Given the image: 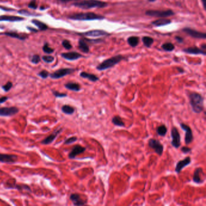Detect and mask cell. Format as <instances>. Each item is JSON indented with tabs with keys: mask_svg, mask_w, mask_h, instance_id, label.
<instances>
[{
	"mask_svg": "<svg viewBox=\"0 0 206 206\" xmlns=\"http://www.w3.org/2000/svg\"><path fill=\"white\" fill-rule=\"evenodd\" d=\"M192 110L196 114H200L204 109V97L198 92H190L188 94Z\"/></svg>",
	"mask_w": 206,
	"mask_h": 206,
	"instance_id": "6da1fadb",
	"label": "cell"
},
{
	"mask_svg": "<svg viewBox=\"0 0 206 206\" xmlns=\"http://www.w3.org/2000/svg\"><path fill=\"white\" fill-rule=\"evenodd\" d=\"M73 6L82 9H90L104 8L108 6V3L101 0H83L73 3Z\"/></svg>",
	"mask_w": 206,
	"mask_h": 206,
	"instance_id": "7a4b0ae2",
	"label": "cell"
},
{
	"mask_svg": "<svg viewBox=\"0 0 206 206\" xmlns=\"http://www.w3.org/2000/svg\"><path fill=\"white\" fill-rule=\"evenodd\" d=\"M69 18L73 20L77 21H93V20H102L105 18V16L101 15H97L93 12H85L74 13L69 16Z\"/></svg>",
	"mask_w": 206,
	"mask_h": 206,
	"instance_id": "3957f363",
	"label": "cell"
},
{
	"mask_svg": "<svg viewBox=\"0 0 206 206\" xmlns=\"http://www.w3.org/2000/svg\"><path fill=\"white\" fill-rule=\"evenodd\" d=\"M123 59L124 57L122 55H116L115 56L108 58L103 60L102 63H101L96 67V69L99 71H103L107 69H111L119 62H120Z\"/></svg>",
	"mask_w": 206,
	"mask_h": 206,
	"instance_id": "277c9868",
	"label": "cell"
},
{
	"mask_svg": "<svg viewBox=\"0 0 206 206\" xmlns=\"http://www.w3.org/2000/svg\"><path fill=\"white\" fill-rule=\"evenodd\" d=\"M76 71V69L71 68H63L59 69L53 73L50 74L49 76L53 79H60L65 76L72 74Z\"/></svg>",
	"mask_w": 206,
	"mask_h": 206,
	"instance_id": "5b68a950",
	"label": "cell"
},
{
	"mask_svg": "<svg viewBox=\"0 0 206 206\" xmlns=\"http://www.w3.org/2000/svg\"><path fill=\"white\" fill-rule=\"evenodd\" d=\"M149 148L154 150L155 152L159 156H161L163 153L164 147L159 140L155 138H150L148 141Z\"/></svg>",
	"mask_w": 206,
	"mask_h": 206,
	"instance_id": "8992f818",
	"label": "cell"
},
{
	"mask_svg": "<svg viewBox=\"0 0 206 206\" xmlns=\"http://www.w3.org/2000/svg\"><path fill=\"white\" fill-rule=\"evenodd\" d=\"M145 14L149 16L153 17H159V18H166L171 16L175 15V13L172 10L167 11H147Z\"/></svg>",
	"mask_w": 206,
	"mask_h": 206,
	"instance_id": "52a82bcc",
	"label": "cell"
},
{
	"mask_svg": "<svg viewBox=\"0 0 206 206\" xmlns=\"http://www.w3.org/2000/svg\"><path fill=\"white\" fill-rule=\"evenodd\" d=\"M171 135L172 137L171 144L172 146L176 149L179 148L181 146V136L178 129L176 127L172 128Z\"/></svg>",
	"mask_w": 206,
	"mask_h": 206,
	"instance_id": "ba28073f",
	"label": "cell"
},
{
	"mask_svg": "<svg viewBox=\"0 0 206 206\" xmlns=\"http://www.w3.org/2000/svg\"><path fill=\"white\" fill-rule=\"evenodd\" d=\"M180 127L183 131H185L184 141L186 145H188L190 143H191L194 140V135L192 130L190 126L184 124L183 123H180Z\"/></svg>",
	"mask_w": 206,
	"mask_h": 206,
	"instance_id": "9c48e42d",
	"label": "cell"
},
{
	"mask_svg": "<svg viewBox=\"0 0 206 206\" xmlns=\"http://www.w3.org/2000/svg\"><path fill=\"white\" fill-rule=\"evenodd\" d=\"M19 112V108L16 106L0 108V116L1 117L13 116L18 114Z\"/></svg>",
	"mask_w": 206,
	"mask_h": 206,
	"instance_id": "30bf717a",
	"label": "cell"
},
{
	"mask_svg": "<svg viewBox=\"0 0 206 206\" xmlns=\"http://www.w3.org/2000/svg\"><path fill=\"white\" fill-rule=\"evenodd\" d=\"M183 31L184 32L190 36L194 38H197V39H206V33H203L200 32L198 31L195 30L194 29H192L190 28H184L183 29Z\"/></svg>",
	"mask_w": 206,
	"mask_h": 206,
	"instance_id": "8fae6325",
	"label": "cell"
},
{
	"mask_svg": "<svg viewBox=\"0 0 206 206\" xmlns=\"http://www.w3.org/2000/svg\"><path fill=\"white\" fill-rule=\"evenodd\" d=\"M191 163V158L190 157H187L182 160L179 161L175 166V171L177 173H180L184 168L189 166Z\"/></svg>",
	"mask_w": 206,
	"mask_h": 206,
	"instance_id": "7c38bea8",
	"label": "cell"
},
{
	"mask_svg": "<svg viewBox=\"0 0 206 206\" xmlns=\"http://www.w3.org/2000/svg\"><path fill=\"white\" fill-rule=\"evenodd\" d=\"M18 160V157L13 154H0V163H15Z\"/></svg>",
	"mask_w": 206,
	"mask_h": 206,
	"instance_id": "4fadbf2b",
	"label": "cell"
},
{
	"mask_svg": "<svg viewBox=\"0 0 206 206\" xmlns=\"http://www.w3.org/2000/svg\"><path fill=\"white\" fill-rule=\"evenodd\" d=\"M63 129L59 128L56 129L52 134L49 135L48 137H47L46 138H44L42 141L41 144L43 145H49L51 144L55 140V138L57 137V136L62 132Z\"/></svg>",
	"mask_w": 206,
	"mask_h": 206,
	"instance_id": "5bb4252c",
	"label": "cell"
},
{
	"mask_svg": "<svg viewBox=\"0 0 206 206\" xmlns=\"http://www.w3.org/2000/svg\"><path fill=\"white\" fill-rule=\"evenodd\" d=\"M86 150V148L80 145H77L73 147L71 151L69 153V159H74L76 156L80 154L83 153Z\"/></svg>",
	"mask_w": 206,
	"mask_h": 206,
	"instance_id": "9a60e30c",
	"label": "cell"
},
{
	"mask_svg": "<svg viewBox=\"0 0 206 206\" xmlns=\"http://www.w3.org/2000/svg\"><path fill=\"white\" fill-rule=\"evenodd\" d=\"M81 35H83L85 36H90V37H100L103 36H108L110 34L102 30H93L88 31L86 32L79 34Z\"/></svg>",
	"mask_w": 206,
	"mask_h": 206,
	"instance_id": "2e32d148",
	"label": "cell"
},
{
	"mask_svg": "<svg viewBox=\"0 0 206 206\" xmlns=\"http://www.w3.org/2000/svg\"><path fill=\"white\" fill-rule=\"evenodd\" d=\"M69 199L74 206H83L87 204V201H84L78 194H72L69 196Z\"/></svg>",
	"mask_w": 206,
	"mask_h": 206,
	"instance_id": "e0dca14e",
	"label": "cell"
},
{
	"mask_svg": "<svg viewBox=\"0 0 206 206\" xmlns=\"http://www.w3.org/2000/svg\"><path fill=\"white\" fill-rule=\"evenodd\" d=\"M62 57H64L66 60H74L79 59L80 57H83V56L76 52H71L68 53H64L61 55Z\"/></svg>",
	"mask_w": 206,
	"mask_h": 206,
	"instance_id": "ac0fdd59",
	"label": "cell"
},
{
	"mask_svg": "<svg viewBox=\"0 0 206 206\" xmlns=\"http://www.w3.org/2000/svg\"><path fill=\"white\" fill-rule=\"evenodd\" d=\"M202 173H203V169L201 168H197L195 169L193 176V181L195 183L201 184L204 181V179H202V176L201 177Z\"/></svg>",
	"mask_w": 206,
	"mask_h": 206,
	"instance_id": "d6986e66",
	"label": "cell"
},
{
	"mask_svg": "<svg viewBox=\"0 0 206 206\" xmlns=\"http://www.w3.org/2000/svg\"><path fill=\"white\" fill-rule=\"evenodd\" d=\"M184 52L189 54L192 55H206V52L203 50H201L200 48L196 47H189L187 48H185L183 50Z\"/></svg>",
	"mask_w": 206,
	"mask_h": 206,
	"instance_id": "ffe728a7",
	"label": "cell"
},
{
	"mask_svg": "<svg viewBox=\"0 0 206 206\" xmlns=\"http://www.w3.org/2000/svg\"><path fill=\"white\" fill-rule=\"evenodd\" d=\"M24 20V18L20 16H9V15H2L0 16L1 21H10V22H18Z\"/></svg>",
	"mask_w": 206,
	"mask_h": 206,
	"instance_id": "44dd1931",
	"label": "cell"
},
{
	"mask_svg": "<svg viewBox=\"0 0 206 206\" xmlns=\"http://www.w3.org/2000/svg\"><path fill=\"white\" fill-rule=\"evenodd\" d=\"M80 76L82 78L88 79L92 82H96L99 80V78L97 77L96 75L93 74L92 73H87V72H85V71H82L80 73Z\"/></svg>",
	"mask_w": 206,
	"mask_h": 206,
	"instance_id": "7402d4cb",
	"label": "cell"
},
{
	"mask_svg": "<svg viewBox=\"0 0 206 206\" xmlns=\"http://www.w3.org/2000/svg\"><path fill=\"white\" fill-rule=\"evenodd\" d=\"M65 87L69 90L73 92H78L81 90L80 85L76 82H68L65 84Z\"/></svg>",
	"mask_w": 206,
	"mask_h": 206,
	"instance_id": "603a6c76",
	"label": "cell"
},
{
	"mask_svg": "<svg viewBox=\"0 0 206 206\" xmlns=\"http://www.w3.org/2000/svg\"><path fill=\"white\" fill-rule=\"evenodd\" d=\"M171 23V21L168 19H159L157 20H155L153 22H152L151 24L155 27H161V26H165L167 25H169V24Z\"/></svg>",
	"mask_w": 206,
	"mask_h": 206,
	"instance_id": "cb8c5ba5",
	"label": "cell"
},
{
	"mask_svg": "<svg viewBox=\"0 0 206 206\" xmlns=\"http://www.w3.org/2000/svg\"><path fill=\"white\" fill-rule=\"evenodd\" d=\"M78 47L79 50L85 53H87L90 52V48L83 39H80L79 41Z\"/></svg>",
	"mask_w": 206,
	"mask_h": 206,
	"instance_id": "d4e9b609",
	"label": "cell"
},
{
	"mask_svg": "<svg viewBox=\"0 0 206 206\" xmlns=\"http://www.w3.org/2000/svg\"><path fill=\"white\" fill-rule=\"evenodd\" d=\"M112 123L115 126L119 127H125V125L122 119L119 115H115L112 119Z\"/></svg>",
	"mask_w": 206,
	"mask_h": 206,
	"instance_id": "484cf974",
	"label": "cell"
},
{
	"mask_svg": "<svg viewBox=\"0 0 206 206\" xmlns=\"http://www.w3.org/2000/svg\"><path fill=\"white\" fill-rule=\"evenodd\" d=\"M62 111L65 114L71 115L75 112V108L69 105H65L62 106Z\"/></svg>",
	"mask_w": 206,
	"mask_h": 206,
	"instance_id": "4316f807",
	"label": "cell"
},
{
	"mask_svg": "<svg viewBox=\"0 0 206 206\" xmlns=\"http://www.w3.org/2000/svg\"><path fill=\"white\" fill-rule=\"evenodd\" d=\"M157 134L161 137H164L166 135L167 132H168V129L166 126L164 125H162L160 126H158L157 129H156Z\"/></svg>",
	"mask_w": 206,
	"mask_h": 206,
	"instance_id": "83f0119b",
	"label": "cell"
},
{
	"mask_svg": "<svg viewBox=\"0 0 206 206\" xmlns=\"http://www.w3.org/2000/svg\"><path fill=\"white\" fill-rule=\"evenodd\" d=\"M32 23L34 24L40 30H46L48 29V26L45 23H43L38 20H33Z\"/></svg>",
	"mask_w": 206,
	"mask_h": 206,
	"instance_id": "f1b7e54d",
	"label": "cell"
},
{
	"mask_svg": "<svg viewBox=\"0 0 206 206\" xmlns=\"http://www.w3.org/2000/svg\"><path fill=\"white\" fill-rule=\"evenodd\" d=\"M139 43V38L137 36H131L128 38V43L132 47L138 46Z\"/></svg>",
	"mask_w": 206,
	"mask_h": 206,
	"instance_id": "f546056e",
	"label": "cell"
},
{
	"mask_svg": "<svg viewBox=\"0 0 206 206\" xmlns=\"http://www.w3.org/2000/svg\"><path fill=\"white\" fill-rule=\"evenodd\" d=\"M4 34L6 36H8L9 37L13 38H16L20 40H25V37L24 36H22L21 34H18L15 32H6Z\"/></svg>",
	"mask_w": 206,
	"mask_h": 206,
	"instance_id": "4dcf8cb0",
	"label": "cell"
},
{
	"mask_svg": "<svg viewBox=\"0 0 206 206\" xmlns=\"http://www.w3.org/2000/svg\"><path fill=\"white\" fill-rule=\"evenodd\" d=\"M142 41L145 46L147 47H150L154 43V39L149 36H144L142 38Z\"/></svg>",
	"mask_w": 206,
	"mask_h": 206,
	"instance_id": "1f68e13d",
	"label": "cell"
},
{
	"mask_svg": "<svg viewBox=\"0 0 206 206\" xmlns=\"http://www.w3.org/2000/svg\"><path fill=\"white\" fill-rule=\"evenodd\" d=\"M162 48L166 52H172L175 49V46L171 43H167L163 44Z\"/></svg>",
	"mask_w": 206,
	"mask_h": 206,
	"instance_id": "d6a6232c",
	"label": "cell"
},
{
	"mask_svg": "<svg viewBox=\"0 0 206 206\" xmlns=\"http://www.w3.org/2000/svg\"><path fill=\"white\" fill-rule=\"evenodd\" d=\"M43 51L47 54H51L54 52V49L51 48L48 43H46L44 44V46H43Z\"/></svg>",
	"mask_w": 206,
	"mask_h": 206,
	"instance_id": "836d02e7",
	"label": "cell"
},
{
	"mask_svg": "<svg viewBox=\"0 0 206 206\" xmlns=\"http://www.w3.org/2000/svg\"><path fill=\"white\" fill-rule=\"evenodd\" d=\"M13 87V83L11 82H8L7 83L2 86V88L5 92H8L11 90V88Z\"/></svg>",
	"mask_w": 206,
	"mask_h": 206,
	"instance_id": "e575fe53",
	"label": "cell"
},
{
	"mask_svg": "<svg viewBox=\"0 0 206 206\" xmlns=\"http://www.w3.org/2000/svg\"><path fill=\"white\" fill-rule=\"evenodd\" d=\"M42 59L43 60L46 62V63H52L55 60V58L53 56H50V55H47V56H43L42 57Z\"/></svg>",
	"mask_w": 206,
	"mask_h": 206,
	"instance_id": "d590c367",
	"label": "cell"
},
{
	"mask_svg": "<svg viewBox=\"0 0 206 206\" xmlns=\"http://www.w3.org/2000/svg\"><path fill=\"white\" fill-rule=\"evenodd\" d=\"M38 75L39 76H40V77H41V78H43V79H47V78L49 76L50 73H49L47 70L44 69V70H42L41 71H40V72L38 74Z\"/></svg>",
	"mask_w": 206,
	"mask_h": 206,
	"instance_id": "8d00e7d4",
	"label": "cell"
},
{
	"mask_svg": "<svg viewBox=\"0 0 206 206\" xmlns=\"http://www.w3.org/2000/svg\"><path fill=\"white\" fill-rule=\"evenodd\" d=\"M78 140V138L76 137H71L68 138L66 139L64 141L65 145H70L72 144L74 142H76Z\"/></svg>",
	"mask_w": 206,
	"mask_h": 206,
	"instance_id": "74e56055",
	"label": "cell"
},
{
	"mask_svg": "<svg viewBox=\"0 0 206 206\" xmlns=\"http://www.w3.org/2000/svg\"><path fill=\"white\" fill-rule=\"evenodd\" d=\"M52 92L53 95L57 97V98H62V97H65L67 96V94L66 93H62V92H59L57 91H52Z\"/></svg>",
	"mask_w": 206,
	"mask_h": 206,
	"instance_id": "f35d334b",
	"label": "cell"
},
{
	"mask_svg": "<svg viewBox=\"0 0 206 206\" xmlns=\"http://www.w3.org/2000/svg\"><path fill=\"white\" fill-rule=\"evenodd\" d=\"M62 46H64V47L67 49V50H70L71 48H72V46L71 44V43H69V41L67 40V39H65L62 41Z\"/></svg>",
	"mask_w": 206,
	"mask_h": 206,
	"instance_id": "ab89813d",
	"label": "cell"
},
{
	"mask_svg": "<svg viewBox=\"0 0 206 206\" xmlns=\"http://www.w3.org/2000/svg\"><path fill=\"white\" fill-rule=\"evenodd\" d=\"M40 60H41L40 56L38 55H34L32 57V59H31V62L34 64H38L40 62Z\"/></svg>",
	"mask_w": 206,
	"mask_h": 206,
	"instance_id": "60d3db41",
	"label": "cell"
},
{
	"mask_svg": "<svg viewBox=\"0 0 206 206\" xmlns=\"http://www.w3.org/2000/svg\"><path fill=\"white\" fill-rule=\"evenodd\" d=\"M85 41H87L88 43H90L92 44H98L100 43L103 42V40L102 39H84Z\"/></svg>",
	"mask_w": 206,
	"mask_h": 206,
	"instance_id": "b9f144b4",
	"label": "cell"
},
{
	"mask_svg": "<svg viewBox=\"0 0 206 206\" xmlns=\"http://www.w3.org/2000/svg\"><path fill=\"white\" fill-rule=\"evenodd\" d=\"M18 13L21 14V15H27V16H36L35 15H37L39 16L38 14L33 13L29 12V11H26V10H21L20 11H18Z\"/></svg>",
	"mask_w": 206,
	"mask_h": 206,
	"instance_id": "7bdbcfd3",
	"label": "cell"
},
{
	"mask_svg": "<svg viewBox=\"0 0 206 206\" xmlns=\"http://www.w3.org/2000/svg\"><path fill=\"white\" fill-rule=\"evenodd\" d=\"M29 7L32 9H36L38 7V5L36 3V0H32L30 1V2L29 4Z\"/></svg>",
	"mask_w": 206,
	"mask_h": 206,
	"instance_id": "ee69618b",
	"label": "cell"
},
{
	"mask_svg": "<svg viewBox=\"0 0 206 206\" xmlns=\"http://www.w3.org/2000/svg\"><path fill=\"white\" fill-rule=\"evenodd\" d=\"M181 151L183 152L184 154H188L189 152H190L192 151V149L189 148V147H187V146H183L182 148H181Z\"/></svg>",
	"mask_w": 206,
	"mask_h": 206,
	"instance_id": "f6af8a7d",
	"label": "cell"
},
{
	"mask_svg": "<svg viewBox=\"0 0 206 206\" xmlns=\"http://www.w3.org/2000/svg\"><path fill=\"white\" fill-rule=\"evenodd\" d=\"M8 99H9V97H8L7 96H3V97H0V104L4 103V102H6Z\"/></svg>",
	"mask_w": 206,
	"mask_h": 206,
	"instance_id": "bcb514c9",
	"label": "cell"
},
{
	"mask_svg": "<svg viewBox=\"0 0 206 206\" xmlns=\"http://www.w3.org/2000/svg\"><path fill=\"white\" fill-rule=\"evenodd\" d=\"M175 39H176L179 43H181L183 42V38L182 37H180V36H175Z\"/></svg>",
	"mask_w": 206,
	"mask_h": 206,
	"instance_id": "7dc6e473",
	"label": "cell"
},
{
	"mask_svg": "<svg viewBox=\"0 0 206 206\" xmlns=\"http://www.w3.org/2000/svg\"><path fill=\"white\" fill-rule=\"evenodd\" d=\"M30 31H32V32H37V30L35 29H34V28H32V27H27Z\"/></svg>",
	"mask_w": 206,
	"mask_h": 206,
	"instance_id": "c3c4849f",
	"label": "cell"
},
{
	"mask_svg": "<svg viewBox=\"0 0 206 206\" xmlns=\"http://www.w3.org/2000/svg\"><path fill=\"white\" fill-rule=\"evenodd\" d=\"M58 2H61V3H66V2H68L69 1H71L72 0H57Z\"/></svg>",
	"mask_w": 206,
	"mask_h": 206,
	"instance_id": "681fc988",
	"label": "cell"
},
{
	"mask_svg": "<svg viewBox=\"0 0 206 206\" xmlns=\"http://www.w3.org/2000/svg\"><path fill=\"white\" fill-rule=\"evenodd\" d=\"M201 1H202V3H203V7H204V9H206V3H205L206 0H201Z\"/></svg>",
	"mask_w": 206,
	"mask_h": 206,
	"instance_id": "f907efd6",
	"label": "cell"
},
{
	"mask_svg": "<svg viewBox=\"0 0 206 206\" xmlns=\"http://www.w3.org/2000/svg\"><path fill=\"white\" fill-rule=\"evenodd\" d=\"M201 49H203V50L205 51V50L206 49V44H203V45L201 46Z\"/></svg>",
	"mask_w": 206,
	"mask_h": 206,
	"instance_id": "816d5d0a",
	"label": "cell"
},
{
	"mask_svg": "<svg viewBox=\"0 0 206 206\" xmlns=\"http://www.w3.org/2000/svg\"><path fill=\"white\" fill-rule=\"evenodd\" d=\"M177 69L180 71V73H183L184 72V70L183 69H181V68H177Z\"/></svg>",
	"mask_w": 206,
	"mask_h": 206,
	"instance_id": "f5cc1de1",
	"label": "cell"
},
{
	"mask_svg": "<svg viewBox=\"0 0 206 206\" xmlns=\"http://www.w3.org/2000/svg\"><path fill=\"white\" fill-rule=\"evenodd\" d=\"M149 1H150V2H154V1H155V0H148Z\"/></svg>",
	"mask_w": 206,
	"mask_h": 206,
	"instance_id": "db71d44e",
	"label": "cell"
},
{
	"mask_svg": "<svg viewBox=\"0 0 206 206\" xmlns=\"http://www.w3.org/2000/svg\"><path fill=\"white\" fill-rule=\"evenodd\" d=\"M74 1H79V0H74Z\"/></svg>",
	"mask_w": 206,
	"mask_h": 206,
	"instance_id": "11a10c76",
	"label": "cell"
}]
</instances>
